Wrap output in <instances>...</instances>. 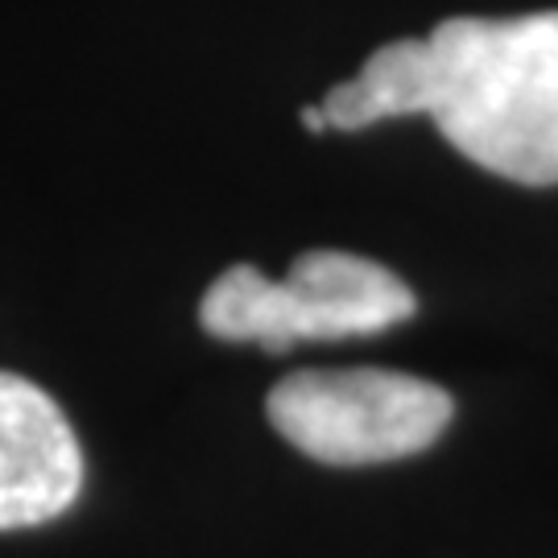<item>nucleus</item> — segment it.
I'll return each mask as SVG.
<instances>
[{"mask_svg": "<svg viewBox=\"0 0 558 558\" xmlns=\"http://www.w3.org/2000/svg\"><path fill=\"white\" fill-rule=\"evenodd\" d=\"M319 108L339 133L430 117L480 170L521 186H558V9L447 17L426 38L377 46Z\"/></svg>", "mask_w": 558, "mask_h": 558, "instance_id": "obj_1", "label": "nucleus"}, {"mask_svg": "<svg viewBox=\"0 0 558 558\" xmlns=\"http://www.w3.org/2000/svg\"><path fill=\"white\" fill-rule=\"evenodd\" d=\"M418 299L380 260L311 248L286 278H265L257 265H228L207 286L199 323L223 343H257L260 352H294L306 339L377 336L414 319Z\"/></svg>", "mask_w": 558, "mask_h": 558, "instance_id": "obj_2", "label": "nucleus"}, {"mask_svg": "<svg viewBox=\"0 0 558 558\" xmlns=\"http://www.w3.org/2000/svg\"><path fill=\"white\" fill-rule=\"evenodd\" d=\"M265 414L315 463L368 468L418 456L456 418L451 393L398 368H306L269 389Z\"/></svg>", "mask_w": 558, "mask_h": 558, "instance_id": "obj_3", "label": "nucleus"}, {"mask_svg": "<svg viewBox=\"0 0 558 558\" xmlns=\"http://www.w3.org/2000/svg\"><path fill=\"white\" fill-rule=\"evenodd\" d=\"M83 493V447L41 385L0 373V530L62 518Z\"/></svg>", "mask_w": 558, "mask_h": 558, "instance_id": "obj_4", "label": "nucleus"}, {"mask_svg": "<svg viewBox=\"0 0 558 558\" xmlns=\"http://www.w3.org/2000/svg\"><path fill=\"white\" fill-rule=\"evenodd\" d=\"M302 124H306L311 133H327V120H323V108H319V104L302 108Z\"/></svg>", "mask_w": 558, "mask_h": 558, "instance_id": "obj_5", "label": "nucleus"}]
</instances>
